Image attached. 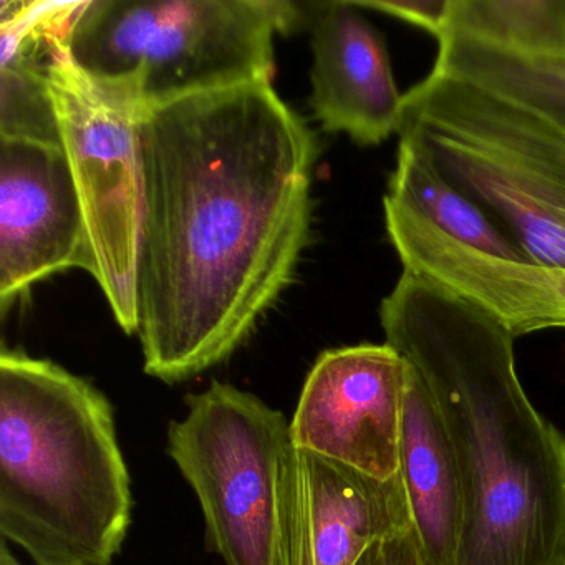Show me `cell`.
Masks as SVG:
<instances>
[{"label": "cell", "instance_id": "obj_7", "mask_svg": "<svg viewBox=\"0 0 565 565\" xmlns=\"http://www.w3.org/2000/svg\"><path fill=\"white\" fill-rule=\"evenodd\" d=\"M68 24L47 35L49 85L62 148L81 198L97 280L125 333H138V259L143 223L145 108L121 88L85 74L68 54Z\"/></svg>", "mask_w": 565, "mask_h": 565}, {"label": "cell", "instance_id": "obj_9", "mask_svg": "<svg viewBox=\"0 0 565 565\" xmlns=\"http://www.w3.org/2000/svg\"><path fill=\"white\" fill-rule=\"evenodd\" d=\"M68 269L90 273V249L64 148L0 137V309Z\"/></svg>", "mask_w": 565, "mask_h": 565}, {"label": "cell", "instance_id": "obj_16", "mask_svg": "<svg viewBox=\"0 0 565 565\" xmlns=\"http://www.w3.org/2000/svg\"><path fill=\"white\" fill-rule=\"evenodd\" d=\"M47 35L25 29H2L0 137L62 145L45 68Z\"/></svg>", "mask_w": 565, "mask_h": 565}, {"label": "cell", "instance_id": "obj_6", "mask_svg": "<svg viewBox=\"0 0 565 565\" xmlns=\"http://www.w3.org/2000/svg\"><path fill=\"white\" fill-rule=\"evenodd\" d=\"M168 455L196 492L206 544L226 565H287L297 446L290 422L230 383L188 395Z\"/></svg>", "mask_w": 565, "mask_h": 565}, {"label": "cell", "instance_id": "obj_8", "mask_svg": "<svg viewBox=\"0 0 565 565\" xmlns=\"http://www.w3.org/2000/svg\"><path fill=\"white\" fill-rule=\"evenodd\" d=\"M408 362L388 343L327 350L310 370L290 435L299 449L379 479L399 472Z\"/></svg>", "mask_w": 565, "mask_h": 565}, {"label": "cell", "instance_id": "obj_18", "mask_svg": "<svg viewBox=\"0 0 565 565\" xmlns=\"http://www.w3.org/2000/svg\"><path fill=\"white\" fill-rule=\"evenodd\" d=\"M362 11H376L408 22L433 34L438 41L445 34L451 15L452 0H352Z\"/></svg>", "mask_w": 565, "mask_h": 565}, {"label": "cell", "instance_id": "obj_12", "mask_svg": "<svg viewBox=\"0 0 565 565\" xmlns=\"http://www.w3.org/2000/svg\"><path fill=\"white\" fill-rule=\"evenodd\" d=\"M409 527L402 472L373 478L297 448L287 565H353L370 544Z\"/></svg>", "mask_w": 565, "mask_h": 565}, {"label": "cell", "instance_id": "obj_5", "mask_svg": "<svg viewBox=\"0 0 565 565\" xmlns=\"http://www.w3.org/2000/svg\"><path fill=\"white\" fill-rule=\"evenodd\" d=\"M398 135L422 141L449 183L498 214L532 264L565 267V128L431 71L403 95Z\"/></svg>", "mask_w": 565, "mask_h": 565}, {"label": "cell", "instance_id": "obj_1", "mask_svg": "<svg viewBox=\"0 0 565 565\" xmlns=\"http://www.w3.org/2000/svg\"><path fill=\"white\" fill-rule=\"evenodd\" d=\"M140 130L138 337L173 385L230 359L292 282L319 145L273 84L150 108Z\"/></svg>", "mask_w": 565, "mask_h": 565}, {"label": "cell", "instance_id": "obj_3", "mask_svg": "<svg viewBox=\"0 0 565 565\" xmlns=\"http://www.w3.org/2000/svg\"><path fill=\"white\" fill-rule=\"evenodd\" d=\"M131 479L107 396L49 360L0 353V535L34 565H111Z\"/></svg>", "mask_w": 565, "mask_h": 565}, {"label": "cell", "instance_id": "obj_15", "mask_svg": "<svg viewBox=\"0 0 565 565\" xmlns=\"http://www.w3.org/2000/svg\"><path fill=\"white\" fill-rule=\"evenodd\" d=\"M433 71L514 98L565 128V54H524L446 31Z\"/></svg>", "mask_w": 565, "mask_h": 565}, {"label": "cell", "instance_id": "obj_11", "mask_svg": "<svg viewBox=\"0 0 565 565\" xmlns=\"http://www.w3.org/2000/svg\"><path fill=\"white\" fill-rule=\"evenodd\" d=\"M312 105L323 130L360 147L398 134L403 95L385 39L352 0L319 6L312 19Z\"/></svg>", "mask_w": 565, "mask_h": 565}, {"label": "cell", "instance_id": "obj_10", "mask_svg": "<svg viewBox=\"0 0 565 565\" xmlns=\"http://www.w3.org/2000/svg\"><path fill=\"white\" fill-rule=\"evenodd\" d=\"M390 244L403 270L448 287L494 313L512 335L565 329V267L514 263L479 253L385 194Z\"/></svg>", "mask_w": 565, "mask_h": 565}, {"label": "cell", "instance_id": "obj_19", "mask_svg": "<svg viewBox=\"0 0 565 565\" xmlns=\"http://www.w3.org/2000/svg\"><path fill=\"white\" fill-rule=\"evenodd\" d=\"M353 565H429L415 527L370 544Z\"/></svg>", "mask_w": 565, "mask_h": 565}, {"label": "cell", "instance_id": "obj_17", "mask_svg": "<svg viewBox=\"0 0 565 565\" xmlns=\"http://www.w3.org/2000/svg\"><path fill=\"white\" fill-rule=\"evenodd\" d=\"M446 31L524 54H565V0H452Z\"/></svg>", "mask_w": 565, "mask_h": 565}, {"label": "cell", "instance_id": "obj_4", "mask_svg": "<svg viewBox=\"0 0 565 565\" xmlns=\"http://www.w3.org/2000/svg\"><path fill=\"white\" fill-rule=\"evenodd\" d=\"M284 0H88L65 31L72 61L145 110L221 88L273 84L274 41L299 22Z\"/></svg>", "mask_w": 565, "mask_h": 565}, {"label": "cell", "instance_id": "obj_20", "mask_svg": "<svg viewBox=\"0 0 565 565\" xmlns=\"http://www.w3.org/2000/svg\"><path fill=\"white\" fill-rule=\"evenodd\" d=\"M0 565H25L9 551L8 544L6 541L0 545Z\"/></svg>", "mask_w": 565, "mask_h": 565}, {"label": "cell", "instance_id": "obj_2", "mask_svg": "<svg viewBox=\"0 0 565 565\" xmlns=\"http://www.w3.org/2000/svg\"><path fill=\"white\" fill-rule=\"evenodd\" d=\"M380 322L425 382L458 459L466 514L455 565H565V438L529 402L511 330L409 270Z\"/></svg>", "mask_w": 565, "mask_h": 565}, {"label": "cell", "instance_id": "obj_14", "mask_svg": "<svg viewBox=\"0 0 565 565\" xmlns=\"http://www.w3.org/2000/svg\"><path fill=\"white\" fill-rule=\"evenodd\" d=\"M398 137L388 196L418 211L433 226L465 246L501 259L531 263L512 236L502 233L482 207L443 177L422 141L409 135Z\"/></svg>", "mask_w": 565, "mask_h": 565}, {"label": "cell", "instance_id": "obj_13", "mask_svg": "<svg viewBox=\"0 0 565 565\" xmlns=\"http://www.w3.org/2000/svg\"><path fill=\"white\" fill-rule=\"evenodd\" d=\"M399 472L408 495L413 527L429 565H455L465 529V486L438 408L409 363Z\"/></svg>", "mask_w": 565, "mask_h": 565}]
</instances>
